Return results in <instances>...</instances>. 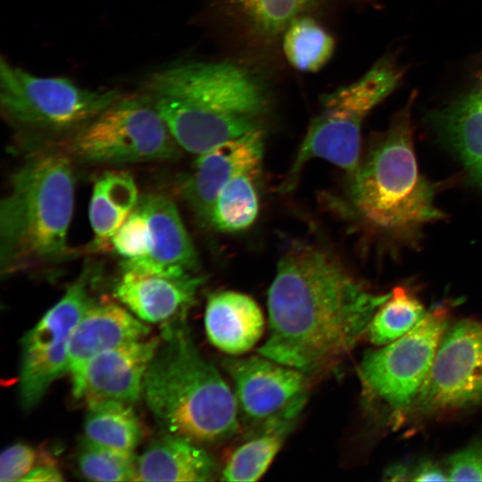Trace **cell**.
<instances>
[{
	"label": "cell",
	"mask_w": 482,
	"mask_h": 482,
	"mask_svg": "<svg viewBox=\"0 0 482 482\" xmlns=\"http://www.w3.org/2000/svg\"><path fill=\"white\" fill-rule=\"evenodd\" d=\"M388 295L371 293L328 251L294 246L268 290L269 336L258 353L307 375L320 372L367 334Z\"/></svg>",
	"instance_id": "cell-1"
},
{
	"label": "cell",
	"mask_w": 482,
	"mask_h": 482,
	"mask_svg": "<svg viewBox=\"0 0 482 482\" xmlns=\"http://www.w3.org/2000/svg\"><path fill=\"white\" fill-rule=\"evenodd\" d=\"M143 92L178 145L197 154L261 129L270 106L264 81L232 61L173 64L152 74Z\"/></svg>",
	"instance_id": "cell-2"
},
{
	"label": "cell",
	"mask_w": 482,
	"mask_h": 482,
	"mask_svg": "<svg viewBox=\"0 0 482 482\" xmlns=\"http://www.w3.org/2000/svg\"><path fill=\"white\" fill-rule=\"evenodd\" d=\"M142 396L166 433L198 444L223 442L239 431L235 393L201 355L185 320L164 324Z\"/></svg>",
	"instance_id": "cell-3"
},
{
	"label": "cell",
	"mask_w": 482,
	"mask_h": 482,
	"mask_svg": "<svg viewBox=\"0 0 482 482\" xmlns=\"http://www.w3.org/2000/svg\"><path fill=\"white\" fill-rule=\"evenodd\" d=\"M72 163L63 150H46L29 155L12 174L0 205L2 276L57 263L71 253Z\"/></svg>",
	"instance_id": "cell-4"
},
{
	"label": "cell",
	"mask_w": 482,
	"mask_h": 482,
	"mask_svg": "<svg viewBox=\"0 0 482 482\" xmlns=\"http://www.w3.org/2000/svg\"><path fill=\"white\" fill-rule=\"evenodd\" d=\"M415 97L413 92L351 175L350 198L357 213L371 226L399 236L443 216L432 186L418 170L411 125Z\"/></svg>",
	"instance_id": "cell-5"
},
{
	"label": "cell",
	"mask_w": 482,
	"mask_h": 482,
	"mask_svg": "<svg viewBox=\"0 0 482 482\" xmlns=\"http://www.w3.org/2000/svg\"><path fill=\"white\" fill-rule=\"evenodd\" d=\"M403 71L390 54L377 61L355 82L322 97L310 123L283 189L293 188L305 164L323 159L350 174L359 166L362 125L366 116L400 84Z\"/></svg>",
	"instance_id": "cell-6"
},
{
	"label": "cell",
	"mask_w": 482,
	"mask_h": 482,
	"mask_svg": "<svg viewBox=\"0 0 482 482\" xmlns=\"http://www.w3.org/2000/svg\"><path fill=\"white\" fill-rule=\"evenodd\" d=\"M121 96L116 90L85 88L65 77L36 76L1 60L2 113L21 134L68 137Z\"/></svg>",
	"instance_id": "cell-7"
},
{
	"label": "cell",
	"mask_w": 482,
	"mask_h": 482,
	"mask_svg": "<svg viewBox=\"0 0 482 482\" xmlns=\"http://www.w3.org/2000/svg\"><path fill=\"white\" fill-rule=\"evenodd\" d=\"M73 161L120 165L177 158L179 145L143 92L121 96L85 127L66 137Z\"/></svg>",
	"instance_id": "cell-8"
},
{
	"label": "cell",
	"mask_w": 482,
	"mask_h": 482,
	"mask_svg": "<svg viewBox=\"0 0 482 482\" xmlns=\"http://www.w3.org/2000/svg\"><path fill=\"white\" fill-rule=\"evenodd\" d=\"M86 267L54 303L21 339L19 395L25 409L35 407L50 385L68 372L69 345L78 322L92 304Z\"/></svg>",
	"instance_id": "cell-9"
},
{
	"label": "cell",
	"mask_w": 482,
	"mask_h": 482,
	"mask_svg": "<svg viewBox=\"0 0 482 482\" xmlns=\"http://www.w3.org/2000/svg\"><path fill=\"white\" fill-rule=\"evenodd\" d=\"M447 320L445 311L434 310L405 335L367 352L359 367L365 387L395 409L412 403L429 372Z\"/></svg>",
	"instance_id": "cell-10"
},
{
	"label": "cell",
	"mask_w": 482,
	"mask_h": 482,
	"mask_svg": "<svg viewBox=\"0 0 482 482\" xmlns=\"http://www.w3.org/2000/svg\"><path fill=\"white\" fill-rule=\"evenodd\" d=\"M414 402L427 411L482 403V323L463 320L445 329Z\"/></svg>",
	"instance_id": "cell-11"
},
{
	"label": "cell",
	"mask_w": 482,
	"mask_h": 482,
	"mask_svg": "<svg viewBox=\"0 0 482 482\" xmlns=\"http://www.w3.org/2000/svg\"><path fill=\"white\" fill-rule=\"evenodd\" d=\"M222 365L234 383L238 409L253 422H264L306 396L307 374L265 356L227 358Z\"/></svg>",
	"instance_id": "cell-12"
},
{
	"label": "cell",
	"mask_w": 482,
	"mask_h": 482,
	"mask_svg": "<svg viewBox=\"0 0 482 482\" xmlns=\"http://www.w3.org/2000/svg\"><path fill=\"white\" fill-rule=\"evenodd\" d=\"M161 337L140 339L91 358L71 376L72 394L87 406L104 401L132 403L141 395L147 368Z\"/></svg>",
	"instance_id": "cell-13"
},
{
	"label": "cell",
	"mask_w": 482,
	"mask_h": 482,
	"mask_svg": "<svg viewBox=\"0 0 482 482\" xmlns=\"http://www.w3.org/2000/svg\"><path fill=\"white\" fill-rule=\"evenodd\" d=\"M263 146V132L259 129L198 155L179 191L201 222L210 223L213 203L230 179L261 168Z\"/></svg>",
	"instance_id": "cell-14"
},
{
	"label": "cell",
	"mask_w": 482,
	"mask_h": 482,
	"mask_svg": "<svg viewBox=\"0 0 482 482\" xmlns=\"http://www.w3.org/2000/svg\"><path fill=\"white\" fill-rule=\"evenodd\" d=\"M204 281L191 271H125L115 285L114 296L141 320L165 324L185 320Z\"/></svg>",
	"instance_id": "cell-15"
},
{
	"label": "cell",
	"mask_w": 482,
	"mask_h": 482,
	"mask_svg": "<svg viewBox=\"0 0 482 482\" xmlns=\"http://www.w3.org/2000/svg\"><path fill=\"white\" fill-rule=\"evenodd\" d=\"M148 224V253L139 262L120 266L121 272H197L199 259L173 200L162 194L140 196Z\"/></svg>",
	"instance_id": "cell-16"
},
{
	"label": "cell",
	"mask_w": 482,
	"mask_h": 482,
	"mask_svg": "<svg viewBox=\"0 0 482 482\" xmlns=\"http://www.w3.org/2000/svg\"><path fill=\"white\" fill-rule=\"evenodd\" d=\"M149 333L147 325L114 302H93L71 335L68 372L72 376L96 355L145 338Z\"/></svg>",
	"instance_id": "cell-17"
},
{
	"label": "cell",
	"mask_w": 482,
	"mask_h": 482,
	"mask_svg": "<svg viewBox=\"0 0 482 482\" xmlns=\"http://www.w3.org/2000/svg\"><path fill=\"white\" fill-rule=\"evenodd\" d=\"M264 317L258 303L237 291H220L208 296L204 328L211 344L237 355L250 351L261 339Z\"/></svg>",
	"instance_id": "cell-18"
},
{
	"label": "cell",
	"mask_w": 482,
	"mask_h": 482,
	"mask_svg": "<svg viewBox=\"0 0 482 482\" xmlns=\"http://www.w3.org/2000/svg\"><path fill=\"white\" fill-rule=\"evenodd\" d=\"M322 0H212L217 12L246 42L269 46L288 25Z\"/></svg>",
	"instance_id": "cell-19"
},
{
	"label": "cell",
	"mask_w": 482,
	"mask_h": 482,
	"mask_svg": "<svg viewBox=\"0 0 482 482\" xmlns=\"http://www.w3.org/2000/svg\"><path fill=\"white\" fill-rule=\"evenodd\" d=\"M197 443L166 433L137 458L135 481H207L217 465Z\"/></svg>",
	"instance_id": "cell-20"
},
{
	"label": "cell",
	"mask_w": 482,
	"mask_h": 482,
	"mask_svg": "<svg viewBox=\"0 0 482 482\" xmlns=\"http://www.w3.org/2000/svg\"><path fill=\"white\" fill-rule=\"evenodd\" d=\"M433 119L472 181L482 187V83L436 112Z\"/></svg>",
	"instance_id": "cell-21"
},
{
	"label": "cell",
	"mask_w": 482,
	"mask_h": 482,
	"mask_svg": "<svg viewBox=\"0 0 482 482\" xmlns=\"http://www.w3.org/2000/svg\"><path fill=\"white\" fill-rule=\"evenodd\" d=\"M306 396L268 419L253 437L239 445L229 457L221 471L222 481L253 482L260 479L282 447L295 425Z\"/></svg>",
	"instance_id": "cell-22"
},
{
	"label": "cell",
	"mask_w": 482,
	"mask_h": 482,
	"mask_svg": "<svg viewBox=\"0 0 482 482\" xmlns=\"http://www.w3.org/2000/svg\"><path fill=\"white\" fill-rule=\"evenodd\" d=\"M139 197L134 177L128 171L108 170L97 179L88 207L93 231L91 251L112 249V237L134 210Z\"/></svg>",
	"instance_id": "cell-23"
},
{
	"label": "cell",
	"mask_w": 482,
	"mask_h": 482,
	"mask_svg": "<svg viewBox=\"0 0 482 482\" xmlns=\"http://www.w3.org/2000/svg\"><path fill=\"white\" fill-rule=\"evenodd\" d=\"M85 439L106 448L134 453L143 431L129 403L104 401L88 405L84 422Z\"/></svg>",
	"instance_id": "cell-24"
},
{
	"label": "cell",
	"mask_w": 482,
	"mask_h": 482,
	"mask_svg": "<svg viewBox=\"0 0 482 482\" xmlns=\"http://www.w3.org/2000/svg\"><path fill=\"white\" fill-rule=\"evenodd\" d=\"M287 61L303 72H316L333 55L335 40L315 19L308 14L295 19L281 38Z\"/></svg>",
	"instance_id": "cell-25"
},
{
	"label": "cell",
	"mask_w": 482,
	"mask_h": 482,
	"mask_svg": "<svg viewBox=\"0 0 482 482\" xmlns=\"http://www.w3.org/2000/svg\"><path fill=\"white\" fill-rule=\"evenodd\" d=\"M259 171L243 172L221 188L213 203L209 224L222 232H237L254 222L259 212L255 187Z\"/></svg>",
	"instance_id": "cell-26"
},
{
	"label": "cell",
	"mask_w": 482,
	"mask_h": 482,
	"mask_svg": "<svg viewBox=\"0 0 482 482\" xmlns=\"http://www.w3.org/2000/svg\"><path fill=\"white\" fill-rule=\"evenodd\" d=\"M428 312L405 288L395 287L375 312L367 330L377 345L389 344L411 330Z\"/></svg>",
	"instance_id": "cell-27"
},
{
	"label": "cell",
	"mask_w": 482,
	"mask_h": 482,
	"mask_svg": "<svg viewBox=\"0 0 482 482\" xmlns=\"http://www.w3.org/2000/svg\"><path fill=\"white\" fill-rule=\"evenodd\" d=\"M79 470L94 481H135L137 459L134 453L97 445L85 439L77 457Z\"/></svg>",
	"instance_id": "cell-28"
},
{
	"label": "cell",
	"mask_w": 482,
	"mask_h": 482,
	"mask_svg": "<svg viewBox=\"0 0 482 482\" xmlns=\"http://www.w3.org/2000/svg\"><path fill=\"white\" fill-rule=\"evenodd\" d=\"M112 250L121 258L120 266L145 259L148 253V224L145 211L136 207L111 239Z\"/></svg>",
	"instance_id": "cell-29"
},
{
	"label": "cell",
	"mask_w": 482,
	"mask_h": 482,
	"mask_svg": "<svg viewBox=\"0 0 482 482\" xmlns=\"http://www.w3.org/2000/svg\"><path fill=\"white\" fill-rule=\"evenodd\" d=\"M51 459L48 453H43L30 445L15 443L1 453L0 481H23L36 466Z\"/></svg>",
	"instance_id": "cell-30"
},
{
	"label": "cell",
	"mask_w": 482,
	"mask_h": 482,
	"mask_svg": "<svg viewBox=\"0 0 482 482\" xmlns=\"http://www.w3.org/2000/svg\"><path fill=\"white\" fill-rule=\"evenodd\" d=\"M446 473L452 481H482V443H474L451 455Z\"/></svg>",
	"instance_id": "cell-31"
},
{
	"label": "cell",
	"mask_w": 482,
	"mask_h": 482,
	"mask_svg": "<svg viewBox=\"0 0 482 482\" xmlns=\"http://www.w3.org/2000/svg\"><path fill=\"white\" fill-rule=\"evenodd\" d=\"M408 480L414 481H445L449 480L445 472L436 462L430 460H423L412 469L408 467Z\"/></svg>",
	"instance_id": "cell-32"
},
{
	"label": "cell",
	"mask_w": 482,
	"mask_h": 482,
	"mask_svg": "<svg viewBox=\"0 0 482 482\" xmlns=\"http://www.w3.org/2000/svg\"><path fill=\"white\" fill-rule=\"evenodd\" d=\"M23 481L50 482L63 481V476L53 459L36 466Z\"/></svg>",
	"instance_id": "cell-33"
}]
</instances>
